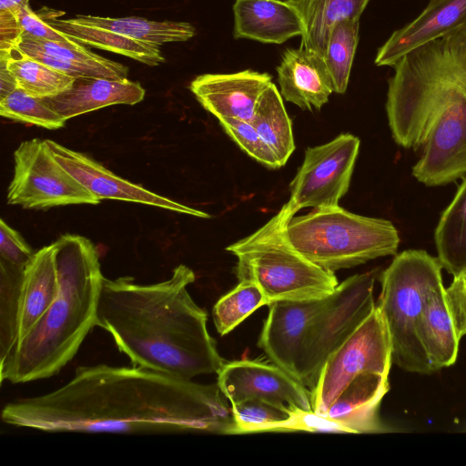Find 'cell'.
<instances>
[{"mask_svg":"<svg viewBox=\"0 0 466 466\" xmlns=\"http://www.w3.org/2000/svg\"><path fill=\"white\" fill-rule=\"evenodd\" d=\"M442 267L425 250L409 249L396 255L380 276L377 306L391 343L392 364L404 371L433 373L420 339V324L431 292L442 284Z\"/></svg>","mask_w":466,"mask_h":466,"instance_id":"8","label":"cell"},{"mask_svg":"<svg viewBox=\"0 0 466 466\" xmlns=\"http://www.w3.org/2000/svg\"><path fill=\"white\" fill-rule=\"evenodd\" d=\"M284 232L295 249L332 272L396 255L400 241L390 220L357 215L339 206L292 217Z\"/></svg>","mask_w":466,"mask_h":466,"instance_id":"7","label":"cell"},{"mask_svg":"<svg viewBox=\"0 0 466 466\" xmlns=\"http://www.w3.org/2000/svg\"><path fill=\"white\" fill-rule=\"evenodd\" d=\"M225 132L251 157L269 168H279L281 164L275 153L258 134L250 122L226 118L219 120Z\"/></svg>","mask_w":466,"mask_h":466,"instance_id":"34","label":"cell"},{"mask_svg":"<svg viewBox=\"0 0 466 466\" xmlns=\"http://www.w3.org/2000/svg\"><path fill=\"white\" fill-rule=\"evenodd\" d=\"M235 434L277 431H309V413L260 400L248 399L231 404Z\"/></svg>","mask_w":466,"mask_h":466,"instance_id":"28","label":"cell"},{"mask_svg":"<svg viewBox=\"0 0 466 466\" xmlns=\"http://www.w3.org/2000/svg\"><path fill=\"white\" fill-rule=\"evenodd\" d=\"M25 5H29V0H0V12L16 14L18 7Z\"/></svg>","mask_w":466,"mask_h":466,"instance_id":"39","label":"cell"},{"mask_svg":"<svg viewBox=\"0 0 466 466\" xmlns=\"http://www.w3.org/2000/svg\"><path fill=\"white\" fill-rule=\"evenodd\" d=\"M14 176L7 204L29 209L89 204L100 201L91 195L54 157L44 140L20 143L14 153Z\"/></svg>","mask_w":466,"mask_h":466,"instance_id":"10","label":"cell"},{"mask_svg":"<svg viewBox=\"0 0 466 466\" xmlns=\"http://www.w3.org/2000/svg\"><path fill=\"white\" fill-rule=\"evenodd\" d=\"M56 161L99 201L113 199L136 202L202 218L210 216L199 209L152 192L114 174L88 156L44 139Z\"/></svg>","mask_w":466,"mask_h":466,"instance_id":"13","label":"cell"},{"mask_svg":"<svg viewBox=\"0 0 466 466\" xmlns=\"http://www.w3.org/2000/svg\"><path fill=\"white\" fill-rule=\"evenodd\" d=\"M22 35L34 38L74 44L76 41L52 27L37 12L32 11L29 5H21L16 11Z\"/></svg>","mask_w":466,"mask_h":466,"instance_id":"36","label":"cell"},{"mask_svg":"<svg viewBox=\"0 0 466 466\" xmlns=\"http://www.w3.org/2000/svg\"><path fill=\"white\" fill-rule=\"evenodd\" d=\"M23 270L2 259L0 281V361L18 341Z\"/></svg>","mask_w":466,"mask_h":466,"instance_id":"31","label":"cell"},{"mask_svg":"<svg viewBox=\"0 0 466 466\" xmlns=\"http://www.w3.org/2000/svg\"><path fill=\"white\" fill-rule=\"evenodd\" d=\"M0 59L5 62L17 87L35 97L56 96L67 89L75 79L24 55L17 47L10 54H0Z\"/></svg>","mask_w":466,"mask_h":466,"instance_id":"29","label":"cell"},{"mask_svg":"<svg viewBox=\"0 0 466 466\" xmlns=\"http://www.w3.org/2000/svg\"><path fill=\"white\" fill-rule=\"evenodd\" d=\"M359 32L360 20H344L336 24L329 34L323 58L336 93L347 90Z\"/></svg>","mask_w":466,"mask_h":466,"instance_id":"30","label":"cell"},{"mask_svg":"<svg viewBox=\"0 0 466 466\" xmlns=\"http://www.w3.org/2000/svg\"><path fill=\"white\" fill-rule=\"evenodd\" d=\"M466 25V0H430L410 23L392 33L379 48L375 64L393 65L404 55Z\"/></svg>","mask_w":466,"mask_h":466,"instance_id":"15","label":"cell"},{"mask_svg":"<svg viewBox=\"0 0 466 466\" xmlns=\"http://www.w3.org/2000/svg\"><path fill=\"white\" fill-rule=\"evenodd\" d=\"M195 279L182 264L153 284L104 277L96 326L112 337L132 366L186 380L218 374L225 360L208 333L206 311L188 293Z\"/></svg>","mask_w":466,"mask_h":466,"instance_id":"3","label":"cell"},{"mask_svg":"<svg viewBox=\"0 0 466 466\" xmlns=\"http://www.w3.org/2000/svg\"><path fill=\"white\" fill-rule=\"evenodd\" d=\"M299 15L304 34L301 46L322 57L333 26L344 20H360L370 0H286Z\"/></svg>","mask_w":466,"mask_h":466,"instance_id":"24","label":"cell"},{"mask_svg":"<svg viewBox=\"0 0 466 466\" xmlns=\"http://www.w3.org/2000/svg\"><path fill=\"white\" fill-rule=\"evenodd\" d=\"M0 115L50 130L64 127L66 121L42 98L32 96L20 88L0 99Z\"/></svg>","mask_w":466,"mask_h":466,"instance_id":"33","label":"cell"},{"mask_svg":"<svg viewBox=\"0 0 466 466\" xmlns=\"http://www.w3.org/2000/svg\"><path fill=\"white\" fill-rule=\"evenodd\" d=\"M233 13L236 39L279 45L304 34L299 15L286 0H235Z\"/></svg>","mask_w":466,"mask_h":466,"instance_id":"18","label":"cell"},{"mask_svg":"<svg viewBox=\"0 0 466 466\" xmlns=\"http://www.w3.org/2000/svg\"><path fill=\"white\" fill-rule=\"evenodd\" d=\"M454 279H458V280H461V281L466 283V271L464 273H462L461 276H459L458 278H454Z\"/></svg>","mask_w":466,"mask_h":466,"instance_id":"40","label":"cell"},{"mask_svg":"<svg viewBox=\"0 0 466 466\" xmlns=\"http://www.w3.org/2000/svg\"><path fill=\"white\" fill-rule=\"evenodd\" d=\"M438 259L453 279L466 271V177L442 212L434 233Z\"/></svg>","mask_w":466,"mask_h":466,"instance_id":"25","label":"cell"},{"mask_svg":"<svg viewBox=\"0 0 466 466\" xmlns=\"http://www.w3.org/2000/svg\"><path fill=\"white\" fill-rule=\"evenodd\" d=\"M386 112L394 141L422 147L412 167L425 186L466 175V25L404 55L392 66Z\"/></svg>","mask_w":466,"mask_h":466,"instance_id":"2","label":"cell"},{"mask_svg":"<svg viewBox=\"0 0 466 466\" xmlns=\"http://www.w3.org/2000/svg\"><path fill=\"white\" fill-rule=\"evenodd\" d=\"M56 245L57 294L40 319L0 361L1 382L25 383L53 377L70 362L96 326L104 276L95 245L79 235Z\"/></svg>","mask_w":466,"mask_h":466,"instance_id":"4","label":"cell"},{"mask_svg":"<svg viewBox=\"0 0 466 466\" xmlns=\"http://www.w3.org/2000/svg\"><path fill=\"white\" fill-rule=\"evenodd\" d=\"M76 21L105 28L129 38L161 46L170 42H185L195 35V27L187 22L153 21L142 17H103L77 15Z\"/></svg>","mask_w":466,"mask_h":466,"instance_id":"27","label":"cell"},{"mask_svg":"<svg viewBox=\"0 0 466 466\" xmlns=\"http://www.w3.org/2000/svg\"><path fill=\"white\" fill-rule=\"evenodd\" d=\"M271 76L247 69L229 74H204L189 88L201 106L218 120L237 118L250 122L258 100Z\"/></svg>","mask_w":466,"mask_h":466,"instance_id":"14","label":"cell"},{"mask_svg":"<svg viewBox=\"0 0 466 466\" xmlns=\"http://www.w3.org/2000/svg\"><path fill=\"white\" fill-rule=\"evenodd\" d=\"M360 141L351 134L308 147L302 165L290 183V198L284 205L289 216L303 208H334L348 192Z\"/></svg>","mask_w":466,"mask_h":466,"instance_id":"11","label":"cell"},{"mask_svg":"<svg viewBox=\"0 0 466 466\" xmlns=\"http://www.w3.org/2000/svg\"><path fill=\"white\" fill-rule=\"evenodd\" d=\"M445 298L461 339L466 336V283L453 279L451 285L445 288Z\"/></svg>","mask_w":466,"mask_h":466,"instance_id":"37","label":"cell"},{"mask_svg":"<svg viewBox=\"0 0 466 466\" xmlns=\"http://www.w3.org/2000/svg\"><path fill=\"white\" fill-rule=\"evenodd\" d=\"M388 377L377 372L362 373L339 394L324 417L349 433L384 431L380 406L390 389Z\"/></svg>","mask_w":466,"mask_h":466,"instance_id":"17","label":"cell"},{"mask_svg":"<svg viewBox=\"0 0 466 466\" xmlns=\"http://www.w3.org/2000/svg\"><path fill=\"white\" fill-rule=\"evenodd\" d=\"M142 86L131 80L77 77L60 94L42 98L64 119L115 105H135L145 97Z\"/></svg>","mask_w":466,"mask_h":466,"instance_id":"20","label":"cell"},{"mask_svg":"<svg viewBox=\"0 0 466 466\" xmlns=\"http://www.w3.org/2000/svg\"><path fill=\"white\" fill-rule=\"evenodd\" d=\"M57 290L58 277L54 242L36 251L23 270L18 340L29 332L48 309Z\"/></svg>","mask_w":466,"mask_h":466,"instance_id":"21","label":"cell"},{"mask_svg":"<svg viewBox=\"0 0 466 466\" xmlns=\"http://www.w3.org/2000/svg\"><path fill=\"white\" fill-rule=\"evenodd\" d=\"M250 123L284 166L295 149V142L291 120L273 83L259 96Z\"/></svg>","mask_w":466,"mask_h":466,"instance_id":"26","label":"cell"},{"mask_svg":"<svg viewBox=\"0 0 466 466\" xmlns=\"http://www.w3.org/2000/svg\"><path fill=\"white\" fill-rule=\"evenodd\" d=\"M38 13L52 27L81 45L123 55L150 66L165 62L158 46L140 42L105 28L85 25L74 17L58 19L57 16L64 13L47 7L42 8Z\"/></svg>","mask_w":466,"mask_h":466,"instance_id":"22","label":"cell"},{"mask_svg":"<svg viewBox=\"0 0 466 466\" xmlns=\"http://www.w3.org/2000/svg\"><path fill=\"white\" fill-rule=\"evenodd\" d=\"M31 247L23 237L3 219L0 220L1 258L12 266L24 269L34 256Z\"/></svg>","mask_w":466,"mask_h":466,"instance_id":"35","label":"cell"},{"mask_svg":"<svg viewBox=\"0 0 466 466\" xmlns=\"http://www.w3.org/2000/svg\"><path fill=\"white\" fill-rule=\"evenodd\" d=\"M420 339L433 373L455 363L461 338L443 285L434 289L427 300L420 324Z\"/></svg>","mask_w":466,"mask_h":466,"instance_id":"23","label":"cell"},{"mask_svg":"<svg viewBox=\"0 0 466 466\" xmlns=\"http://www.w3.org/2000/svg\"><path fill=\"white\" fill-rule=\"evenodd\" d=\"M290 218L283 206L253 234L226 248L238 258V281L255 283L268 305L319 299L339 284L334 272L313 263L289 242L284 230Z\"/></svg>","mask_w":466,"mask_h":466,"instance_id":"6","label":"cell"},{"mask_svg":"<svg viewBox=\"0 0 466 466\" xmlns=\"http://www.w3.org/2000/svg\"><path fill=\"white\" fill-rule=\"evenodd\" d=\"M378 269L353 275L322 299L268 305L258 345L310 390L329 356L376 306Z\"/></svg>","mask_w":466,"mask_h":466,"instance_id":"5","label":"cell"},{"mask_svg":"<svg viewBox=\"0 0 466 466\" xmlns=\"http://www.w3.org/2000/svg\"><path fill=\"white\" fill-rule=\"evenodd\" d=\"M16 47L24 55L74 78H127L126 66L96 55L77 42L66 44L22 35Z\"/></svg>","mask_w":466,"mask_h":466,"instance_id":"19","label":"cell"},{"mask_svg":"<svg viewBox=\"0 0 466 466\" xmlns=\"http://www.w3.org/2000/svg\"><path fill=\"white\" fill-rule=\"evenodd\" d=\"M392 350L390 334L377 304L346 339L329 356L310 390L312 410L324 416L339 394L365 372L390 373Z\"/></svg>","mask_w":466,"mask_h":466,"instance_id":"9","label":"cell"},{"mask_svg":"<svg viewBox=\"0 0 466 466\" xmlns=\"http://www.w3.org/2000/svg\"><path fill=\"white\" fill-rule=\"evenodd\" d=\"M277 73L282 97L301 109H320L334 92L324 58L312 50L286 49Z\"/></svg>","mask_w":466,"mask_h":466,"instance_id":"16","label":"cell"},{"mask_svg":"<svg viewBox=\"0 0 466 466\" xmlns=\"http://www.w3.org/2000/svg\"><path fill=\"white\" fill-rule=\"evenodd\" d=\"M17 87L16 81L7 69L5 62L0 59V99L5 97Z\"/></svg>","mask_w":466,"mask_h":466,"instance_id":"38","label":"cell"},{"mask_svg":"<svg viewBox=\"0 0 466 466\" xmlns=\"http://www.w3.org/2000/svg\"><path fill=\"white\" fill-rule=\"evenodd\" d=\"M217 384L230 404L254 399L293 410H313L308 388L272 362H225L218 373Z\"/></svg>","mask_w":466,"mask_h":466,"instance_id":"12","label":"cell"},{"mask_svg":"<svg viewBox=\"0 0 466 466\" xmlns=\"http://www.w3.org/2000/svg\"><path fill=\"white\" fill-rule=\"evenodd\" d=\"M268 305L266 297L255 283L239 281L214 305L212 316L215 327L221 336H225L256 309Z\"/></svg>","mask_w":466,"mask_h":466,"instance_id":"32","label":"cell"},{"mask_svg":"<svg viewBox=\"0 0 466 466\" xmlns=\"http://www.w3.org/2000/svg\"><path fill=\"white\" fill-rule=\"evenodd\" d=\"M5 424L50 433L235 434L218 384H201L140 366L77 367L62 387L14 400Z\"/></svg>","mask_w":466,"mask_h":466,"instance_id":"1","label":"cell"}]
</instances>
